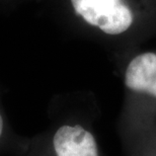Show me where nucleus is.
<instances>
[{
    "label": "nucleus",
    "instance_id": "obj_1",
    "mask_svg": "<svg viewBox=\"0 0 156 156\" xmlns=\"http://www.w3.org/2000/svg\"><path fill=\"white\" fill-rule=\"evenodd\" d=\"M74 18L105 40L128 41L156 18V0H67Z\"/></svg>",
    "mask_w": 156,
    "mask_h": 156
},
{
    "label": "nucleus",
    "instance_id": "obj_2",
    "mask_svg": "<svg viewBox=\"0 0 156 156\" xmlns=\"http://www.w3.org/2000/svg\"><path fill=\"white\" fill-rule=\"evenodd\" d=\"M49 126L35 135L21 136L13 156H101L98 140L86 123L54 105Z\"/></svg>",
    "mask_w": 156,
    "mask_h": 156
},
{
    "label": "nucleus",
    "instance_id": "obj_3",
    "mask_svg": "<svg viewBox=\"0 0 156 156\" xmlns=\"http://www.w3.org/2000/svg\"><path fill=\"white\" fill-rule=\"evenodd\" d=\"M123 77L129 91L156 99V52L143 51L134 55L125 66Z\"/></svg>",
    "mask_w": 156,
    "mask_h": 156
},
{
    "label": "nucleus",
    "instance_id": "obj_4",
    "mask_svg": "<svg viewBox=\"0 0 156 156\" xmlns=\"http://www.w3.org/2000/svg\"><path fill=\"white\" fill-rule=\"evenodd\" d=\"M21 135L17 134L11 127L0 99V156H13L18 147Z\"/></svg>",
    "mask_w": 156,
    "mask_h": 156
}]
</instances>
